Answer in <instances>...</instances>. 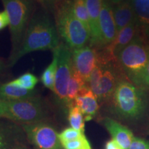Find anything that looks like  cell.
<instances>
[{
	"mask_svg": "<svg viewBox=\"0 0 149 149\" xmlns=\"http://www.w3.org/2000/svg\"><path fill=\"white\" fill-rule=\"evenodd\" d=\"M147 73H148V83H149V64L148 66V70H147Z\"/></svg>",
	"mask_w": 149,
	"mask_h": 149,
	"instance_id": "obj_33",
	"label": "cell"
},
{
	"mask_svg": "<svg viewBox=\"0 0 149 149\" xmlns=\"http://www.w3.org/2000/svg\"><path fill=\"white\" fill-rule=\"evenodd\" d=\"M128 149H149V141L145 139L135 137Z\"/></svg>",
	"mask_w": 149,
	"mask_h": 149,
	"instance_id": "obj_25",
	"label": "cell"
},
{
	"mask_svg": "<svg viewBox=\"0 0 149 149\" xmlns=\"http://www.w3.org/2000/svg\"><path fill=\"white\" fill-rule=\"evenodd\" d=\"M28 138L38 149H62L59 134L53 126L42 122L24 124Z\"/></svg>",
	"mask_w": 149,
	"mask_h": 149,
	"instance_id": "obj_8",
	"label": "cell"
},
{
	"mask_svg": "<svg viewBox=\"0 0 149 149\" xmlns=\"http://www.w3.org/2000/svg\"><path fill=\"white\" fill-rule=\"evenodd\" d=\"M98 61V51L91 46L72 50V68L88 85L89 78Z\"/></svg>",
	"mask_w": 149,
	"mask_h": 149,
	"instance_id": "obj_10",
	"label": "cell"
},
{
	"mask_svg": "<svg viewBox=\"0 0 149 149\" xmlns=\"http://www.w3.org/2000/svg\"><path fill=\"white\" fill-rule=\"evenodd\" d=\"M3 69H4V64H3L2 61L0 59V72H2Z\"/></svg>",
	"mask_w": 149,
	"mask_h": 149,
	"instance_id": "obj_32",
	"label": "cell"
},
{
	"mask_svg": "<svg viewBox=\"0 0 149 149\" xmlns=\"http://www.w3.org/2000/svg\"><path fill=\"white\" fill-rule=\"evenodd\" d=\"M64 149H92L86 136L76 140L61 143Z\"/></svg>",
	"mask_w": 149,
	"mask_h": 149,
	"instance_id": "obj_24",
	"label": "cell"
},
{
	"mask_svg": "<svg viewBox=\"0 0 149 149\" xmlns=\"http://www.w3.org/2000/svg\"><path fill=\"white\" fill-rule=\"evenodd\" d=\"M35 95V91L20 88L11 81L0 84V100L2 101H14Z\"/></svg>",
	"mask_w": 149,
	"mask_h": 149,
	"instance_id": "obj_16",
	"label": "cell"
},
{
	"mask_svg": "<svg viewBox=\"0 0 149 149\" xmlns=\"http://www.w3.org/2000/svg\"><path fill=\"white\" fill-rule=\"evenodd\" d=\"M59 35L55 22L45 10L35 13L29 22L17 52L9 57L8 66H13L30 53L37 51H54L58 47Z\"/></svg>",
	"mask_w": 149,
	"mask_h": 149,
	"instance_id": "obj_1",
	"label": "cell"
},
{
	"mask_svg": "<svg viewBox=\"0 0 149 149\" xmlns=\"http://www.w3.org/2000/svg\"><path fill=\"white\" fill-rule=\"evenodd\" d=\"M56 50L57 68L54 92L60 100L66 102L68 83L72 73V49L64 43H60Z\"/></svg>",
	"mask_w": 149,
	"mask_h": 149,
	"instance_id": "obj_9",
	"label": "cell"
},
{
	"mask_svg": "<svg viewBox=\"0 0 149 149\" xmlns=\"http://www.w3.org/2000/svg\"><path fill=\"white\" fill-rule=\"evenodd\" d=\"M9 17L6 11H0V31L9 26Z\"/></svg>",
	"mask_w": 149,
	"mask_h": 149,
	"instance_id": "obj_27",
	"label": "cell"
},
{
	"mask_svg": "<svg viewBox=\"0 0 149 149\" xmlns=\"http://www.w3.org/2000/svg\"><path fill=\"white\" fill-rule=\"evenodd\" d=\"M37 1L42 5L44 10L53 13L55 6L59 0H37Z\"/></svg>",
	"mask_w": 149,
	"mask_h": 149,
	"instance_id": "obj_26",
	"label": "cell"
},
{
	"mask_svg": "<svg viewBox=\"0 0 149 149\" xmlns=\"http://www.w3.org/2000/svg\"><path fill=\"white\" fill-rule=\"evenodd\" d=\"M38 78L31 72H26L17 79L10 81L14 85L20 88L26 89L29 91H33L35 86L38 83Z\"/></svg>",
	"mask_w": 149,
	"mask_h": 149,
	"instance_id": "obj_22",
	"label": "cell"
},
{
	"mask_svg": "<svg viewBox=\"0 0 149 149\" xmlns=\"http://www.w3.org/2000/svg\"><path fill=\"white\" fill-rule=\"evenodd\" d=\"M53 52V60L42 72V76H41V81L44 86L54 91L56 72H57V53L56 48Z\"/></svg>",
	"mask_w": 149,
	"mask_h": 149,
	"instance_id": "obj_19",
	"label": "cell"
},
{
	"mask_svg": "<svg viewBox=\"0 0 149 149\" xmlns=\"http://www.w3.org/2000/svg\"><path fill=\"white\" fill-rule=\"evenodd\" d=\"M71 4L72 11L77 18L90 30V18L84 0H71Z\"/></svg>",
	"mask_w": 149,
	"mask_h": 149,
	"instance_id": "obj_21",
	"label": "cell"
},
{
	"mask_svg": "<svg viewBox=\"0 0 149 149\" xmlns=\"http://www.w3.org/2000/svg\"><path fill=\"white\" fill-rule=\"evenodd\" d=\"M58 135L61 144L64 142H67V141L79 139L85 136L84 133L74 129L72 128H66V129L62 130L60 133H59Z\"/></svg>",
	"mask_w": 149,
	"mask_h": 149,
	"instance_id": "obj_23",
	"label": "cell"
},
{
	"mask_svg": "<svg viewBox=\"0 0 149 149\" xmlns=\"http://www.w3.org/2000/svg\"><path fill=\"white\" fill-rule=\"evenodd\" d=\"M9 17L13 57L19 48L29 22L33 17V0H1Z\"/></svg>",
	"mask_w": 149,
	"mask_h": 149,
	"instance_id": "obj_5",
	"label": "cell"
},
{
	"mask_svg": "<svg viewBox=\"0 0 149 149\" xmlns=\"http://www.w3.org/2000/svg\"><path fill=\"white\" fill-rule=\"evenodd\" d=\"M68 120L71 128L84 133V116L81 109L74 102L69 104Z\"/></svg>",
	"mask_w": 149,
	"mask_h": 149,
	"instance_id": "obj_20",
	"label": "cell"
},
{
	"mask_svg": "<svg viewBox=\"0 0 149 149\" xmlns=\"http://www.w3.org/2000/svg\"><path fill=\"white\" fill-rule=\"evenodd\" d=\"M7 146L4 135L1 130H0V149H6Z\"/></svg>",
	"mask_w": 149,
	"mask_h": 149,
	"instance_id": "obj_29",
	"label": "cell"
},
{
	"mask_svg": "<svg viewBox=\"0 0 149 149\" xmlns=\"http://www.w3.org/2000/svg\"><path fill=\"white\" fill-rule=\"evenodd\" d=\"M5 115V104L4 101L0 100V117H4Z\"/></svg>",
	"mask_w": 149,
	"mask_h": 149,
	"instance_id": "obj_30",
	"label": "cell"
},
{
	"mask_svg": "<svg viewBox=\"0 0 149 149\" xmlns=\"http://www.w3.org/2000/svg\"><path fill=\"white\" fill-rule=\"evenodd\" d=\"M106 1H108V2H109L111 5L115 6L116 4H118V3H120L121 2H122V1H126V0H106Z\"/></svg>",
	"mask_w": 149,
	"mask_h": 149,
	"instance_id": "obj_31",
	"label": "cell"
},
{
	"mask_svg": "<svg viewBox=\"0 0 149 149\" xmlns=\"http://www.w3.org/2000/svg\"><path fill=\"white\" fill-rule=\"evenodd\" d=\"M105 149H123V148L116 141L112 139L106 143Z\"/></svg>",
	"mask_w": 149,
	"mask_h": 149,
	"instance_id": "obj_28",
	"label": "cell"
},
{
	"mask_svg": "<svg viewBox=\"0 0 149 149\" xmlns=\"http://www.w3.org/2000/svg\"><path fill=\"white\" fill-rule=\"evenodd\" d=\"M117 62L132 83L143 88H149L147 73L149 44L145 35L137 37L126 46L117 55Z\"/></svg>",
	"mask_w": 149,
	"mask_h": 149,
	"instance_id": "obj_2",
	"label": "cell"
},
{
	"mask_svg": "<svg viewBox=\"0 0 149 149\" xmlns=\"http://www.w3.org/2000/svg\"><path fill=\"white\" fill-rule=\"evenodd\" d=\"M97 62L102 66V73L96 88L93 91L98 101L111 100L120 79L126 77L117 61Z\"/></svg>",
	"mask_w": 149,
	"mask_h": 149,
	"instance_id": "obj_7",
	"label": "cell"
},
{
	"mask_svg": "<svg viewBox=\"0 0 149 149\" xmlns=\"http://www.w3.org/2000/svg\"><path fill=\"white\" fill-rule=\"evenodd\" d=\"M4 118L24 124L41 122L46 116L45 110L39 97L33 96L14 101H4Z\"/></svg>",
	"mask_w": 149,
	"mask_h": 149,
	"instance_id": "obj_6",
	"label": "cell"
},
{
	"mask_svg": "<svg viewBox=\"0 0 149 149\" xmlns=\"http://www.w3.org/2000/svg\"><path fill=\"white\" fill-rule=\"evenodd\" d=\"M103 124L113 139L116 141L123 149H128L135 137L129 128L110 117L104 119Z\"/></svg>",
	"mask_w": 149,
	"mask_h": 149,
	"instance_id": "obj_12",
	"label": "cell"
},
{
	"mask_svg": "<svg viewBox=\"0 0 149 149\" xmlns=\"http://www.w3.org/2000/svg\"><path fill=\"white\" fill-rule=\"evenodd\" d=\"M104 0H84L90 18V46L97 49L100 39L99 18Z\"/></svg>",
	"mask_w": 149,
	"mask_h": 149,
	"instance_id": "obj_14",
	"label": "cell"
},
{
	"mask_svg": "<svg viewBox=\"0 0 149 149\" xmlns=\"http://www.w3.org/2000/svg\"><path fill=\"white\" fill-rule=\"evenodd\" d=\"M18 149H24V148H18Z\"/></svg>",
	"mask_w": 149,
	"mask_h": 149,
	"instance_id": "obj_34",
	"label": "cell"
},
{
	"mask_svg": "<svg viewBox=\"0 0 149 149\" xmlns=\"http://www.w3.org/2000/svg\"><path fill=\"white\" fill-rule=\"evenodd\" d=\"M99 30L100 39L97 50H101L111 44L114 41L117 34L113 17V6L106 0L103 1L99 18Z\"/></svg>",
	"mask_w": 149,
	"mask_h": 149,
	"instance_id": "obj_11",
	"label": "cell"
},
{
	"mask_svg": "<svg viewBox=\"0 0 149 149\" xmlns=\"http://www.w3.org/2000/svg\"><path fill=\"white\" fill-rule=\"evenodd\" d=\"M113 13L117 33L137 18L132 0H126L113 6Z\"/></svg>",
	"mask_w": 149,
	"mask_h": 149,
	"instance_id": "obj_15",
	"label": "cell"
},
{
	"mask_svg": "<svg viewBox=\"0 0 149 149\" xmlns=\"http://www.w3.org/2000/svg\"><path fill=\"white\" fill-rule=\"evenodd\" d=\"M73 102L81 109L85 121L92 120L100 108L98 100L88 86L81 89Z\"/></svg>",
	"mask_w": 149,
	"mask_h": 149,
	"instance_id": "obj_13",
	"label": "cell"
},
{
	"mask_svg": "<svg viewBox=\"0 0 149 149\" xmlns=\"http://www.w3.org/2000/svg\"><path fill=\"white\" fill-rule=\"evenodd\" d=\"M136 16L143 33L147 37L149 35V0H132Z\"/></svg>",
	"mask_w": 149,
	"mask_h": 149,
	"instance_id": "obj_17",
	"label": "cell"
},
{
	"mask_svg": "<svg viewBox=\"0 0 149 149\" xmlns=\"http://www.w3.org/2000/svg\"><path fill=\"white\" fill-rule=\"evenodd\" d=\"M53 14L59 37L70 48L74 50L84 47L90 42V30L74 14L71 0H59Z\"/></svg>",
	"mask_w": 149,
	"mask_h": 149,
	"instance_id": "obj_4",
	"label": "cell"
},
{
	"mask_svg": "<svg viewBox=\"0 0 149 149\" xmlns=\"http://www.w3.org/2000/svg\"><path fill=\"white\" fill-rule=\"evenodd\" d=\"M146 90L134 84L126 77L122 78L111 100L115 113L128 120H137L143 117L148 108Z\"/></svg>",
	"mask_w": 149,
	"mask_h": 149,
	"instance_id": "obj_3",
	"label": "cell"
},
{
	"mask_svg": "<svg viewBox=\"0 0 149 149\" xmlns=\"http://www.w3.org/2000/svg\"><path fill=\"white\" fill-rule=\"evenodd\" d=\"M87 84L82 79V77L72 68V73L70 76L69 83L68 86V92H67L66 103L70 104L74 102V99L77 96L78 93L84 87L87 86Z\"/></svg>",
	"mask_w": 149,
	"mask_h": 149,
	"instance_id": "obj_18",
	"label": "cell"
}]
</instances>
